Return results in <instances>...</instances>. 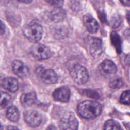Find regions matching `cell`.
<instances>
[{
    "label": "cell",
    "instance_id": "7",
    "mask_svg": "<svg viewBox=\"0 0 130 130\" xmlns=\"http://www.w3.org/2000/svg\"><path fill=\"white\" fill-rule=\"evenodd\" d=\"M25 121L30 126H38L42 121L41 114L36 110H30L24 113Z\"/></svg>",
    "mask_w": 130,
    "mask_h": 130
},
{
    "label": "cell",
    "instance_id": "2",
    "mask_svg": "<svg viewBox=\"0 0 130 130\" xmlns=\"http://www.w3.org/2000/svg\"><path fill=\"white\" fill-rule=\"evenodd\" d=\"M24 35L30 41L38 42L42 38L43 30L42 26L36 22H31L23 29Z\"/></svg>",
    "mask_w": 130,
    "mask_h": 130
},
{
    "label": "cell",
    "instance_id": "19",
    "mask_svg": "<svg viewBox=\"0 0 130 130\" xmlns=\"http://www.w3.org/2000/svg\"><path fill=\"white\" fill-rule=\"evenodd\" d=\"M11 97L7 93L1 92V106L2 108H5L11 103Z\"/></svg>",
    "mask_w": 130,
    "mask_h": 130
},
{
    "label": "cell",
    "instance_id": "29",
    "mask_svg": "<svg viewBox=\"0 0 130 130\" xmlns=\"http://www.w3.org/2000/svg\"><path fill=\"white\" fill-rule=\"evenodd\" d=\"M126 19L128 23L130 24V11H129L126 14Z\"/></svg>",
    "mask_w": 130,
    "mask_h": 130
},
{
    "label": "cell",
    "instance_id": "15",
    "mask_svg": "<svg viewBox=\"0 0 130 130\" xmlns=\"http://www.w3.org/2000/svg\"><path fill=\"white\" fill-rule=\"evenodd\" d=\"M66 15L65 11L61 7H55L51 12L50 17L52 21L58 22L63 20Z\"/></svg>",
    "mask_w": 130,
    "mask_h": 130
},
{
    "label": "cell",
    "instance_id": "5",
    "mask_svg": "<svg viewBox=\"0 0 130 130\" xmlns=\"http://www.w3.org/2000/svg\"><path fill=\"white\" fill-rule=\"evenodd\" d=\"M59 126L61 129H76L78 127V121L74 113L67 112L61 118Z\"/></svg>",
    "mask_w": 130,
    "mask_h": 130
},
{
    "label": "cell",
    "instance_id": "13",
    "mask_svg": "<svg viewBox=\"0 0 130 130\" xmlns=\"http://www.w3.org/2000/svg\"><path fill=\"white\" fill-rule=\"evenodd\" d=\"M2 85L4 89L10 92H14L18 90V82L14 78L8 77L4 79L2 83Z\"/></svg>",
    "mask_w": 130,
    "mask_h": 130
},
{
    "label": "cell",
    "instance_id": "1",
    "mask_svg": "<svg viewBox=\"0 0 130 130\" xmlns=\"http://www.w3.org/2000/svg\"><path fill=\"white\" fill-rule=\"evenodd\" d=\"M78 114L86 119H93L100 115L102 106L97 102L86 100L82 102L77 106Z\"/></svg>",
    "mask_w": 130,
    "mask_h": 130
},
{
    "label": "cell",
    "instance_id": "23",
    "mask_svg": "<svg viewBox=\"0 0 130 130\" xmlns=\"http://www.w3.org/2000/svg\"><path fill=\"white\" fill-rule=\"evenodd\" d=\"M64 0H49L48 3L55 7H61L63 4Z\"/></svg>",
    "mask_w": 130,
    "mask_h": 130
},
{
    "label": "cell",
    "instance_id": "9",
    "mask_svg": "<svg viewBox=\"0 0 130 130\" xmlns=\"http://www.w3.org/2000/svg\"><path fill=\"white\" fill-rule=\"evenodd\" d=\"M13 72L19 78H24L28 76L29 68L20 60H14L12 63Z\"/></svg>",
    "mask_w": 130,
    "mask_h": 130
},
{
    "label": "cell",
    "instance_id": "6",
    "mask_svg": "<svg viewBox=\"0 0 130 130\" xmlns=\"http://www.w3.org/2000/svg\"><path fill=\"white\" fill-rule=\"evenodd\" d=\"M31 52L33 56L39 60L47 59L51 55V52L49 48L40 43H36L32 46Z\"/></svg>",
    "mask_w": 130,
    "mask_h": 130
},
{
    "label": "cell",
    "instance_id": "20",
    "mask_svg": "<svg viewBox=\"0 0 130 130\" xmlns=\"http://www.w3.org/2000/svg\"><path fill=\"white\" fill-rule=\"evenodd\" d=\"M120 102L125 105H130V90H125L122 93Z\"/></svg>",
    "mask_w": 130,
    "mask_h": 130
},
{
    "label": "cell",
    "instance_id": "3",
    "mask_svg": "<svg viewBox=\"0 0 130 130\" xmlns=\"http://www.w3.org/2000/svg\"><path fill=\"white\" fill-rule=\"evenodd\" d=\"M73 80L79 84H83L87 82L89 79V74L86 69L79 64L73 65L70 71Z\"/></svg>",
    "mask_w": 130,
    "mask_h": 130
},
{
    "label": "cell",
    "instance_id": "24",
    "mask_svg": "<svg viewBox=\"0 0 130 130\" xmlns=\"http://www.w3.org/2000/svg\"><path fill=\"white\" fill-rule=\"evenodd\" d=\"M120 24V19L118 17H114L111 20V25L112 27H116Z\"/></svg>",
    "mask_w": 130,
    "mask_h": 130
},
{
    "label": "cell",
    "instance_id": "8",
    "mask_svg": "<svg viewBox=\"0 0 130 130\" xmlns=\"http://www.w3.org/2000/svg\"><path fill=\"white\" fill-rule=\"evenodd\" d=\"M99 70L102 75L106 77H110L116 74L117 67L112 61L106 59L100 64Z\"/></svg>",
    "mask_w": 130,
    "mask_h": 130
},
{
    "label": "cell",
    "instance_id": "21",
    "mask_svg": "<svg viewBox=\"0 0 130 130\" xmlns=\"http://www.w3.org/2000/svg\"><path fill=\"white\" fill-rule=\"evenodd\" d=\"M123 81L120 78H116L112 80L109 83V86L113 89H118L122 86Z\"/></svg>",
    "mask_w": 130,
    "mask_h": 130
},
{
    "label": "cell",
    "instance_id": "28",
    "mask_svg": "<svg viewBox=\"0 0 130 130\" xmlns=\"http://www.w3.org/2000/svg\"><path fill=\"white\" fill-rule=\"evenodd\" d=\"M18 2L23 3H25V4H28L30 3L32 0H17Z\"/></svg>",
    "mask_w": 130,
    "mask_h": 130
},
{
    "label": "cell",
    "instance_id": "31",
    "mask_svg": "<svg viewBox=\"0 0 130 130\" xmlns=\"http://www.w3.org/2000/svg\"><path fill=\"white\" fill-rule=\"evenodd\" d=\"M45 1H46V2H48V1H49V0H45Z\"/></svg>",
    "mask_w": 130,
    "mask_h": 130
},
{
    "label": "cell",
    "instance_id": "10",
    "mask_svg": "<svg viewBox=\"0 0 130 130\" xmlns=\"http://www.w3.org/2000/svg\"><path fill=\"white\" fill-rule=\"evenodd\" d=\"M53 96L55 100L67 102L69 101L70 96V90L66 86L61 87L56 89L53 92Z\"/></svg>",
    "mask_w": 130,
    "mask_h": 130
},
{
    "label": "cell",
    "instance_id": "27",
    "mask_svg": "<svg viewBox=\"0 0 130 130\" xmlns=\"http://www.w3.org/2000/svg\"><path fill=\"white\" fill-rule=\"evenodd\" d=\"M1 34H3L5 32V26L3 22L1 21Z\"/></svg>",
    "mask_w": 130,
    "mask_h": 130
},
{
    "label": "cell",
    "instance_id": "16",
    "mask_svg": "<svg viewBox=\"0 0 130 130\" xmlns=\"http://www.w3.org/2000/svg\"><path fill=\"white\" fill-rule=\"evenodd\" d=\"M6 116L11 121H17L19 118V112L18 109L13 106H10L6 111Z\"/></svg>",
    "mask_w": 130,
    "mask_h": 130
},
{
    "label": "cell",
    "instance_id": "22",
    "mask_svg": "<svg viewBox=\"0 0 130 130\" xmlns=\"http://www.w3.org/2000/svg\"><path fill=\"white\" fill-rule=\"evenodd\" d=\"M55 32H56L55 33L54 36L57 39L62 38L64 37L66 35V34H67L65 29L64 28H58L57 29V30H56V31Z\"/></svg>",
    "mask_w": 130,
    "mask_h": 130
},
{
    "label": "cell",
    "instance_id": "17",
    "mask_svg": "<svg viewBox=\"0 0 130 130\" xmlns=\"http://www.w3.org/2000/svg\"><path fill=\"white\" fill-rule=\"evenodd\" d=\"M111 40L113 45L115 47L117 52L120 53L121 51V41L119 35L115 31L111 34Z\"/></svg>",
    "mask_w": 130,
    "mask_h": 130
},
{
    "label": "cell",
    "instance_id": "11",
    "mask_svg": "<svg viewBox=\"0 0 130 130\" xmlns=\"http://www.w3.org/2000/svg\"><path fill=\"white\" fill-rule=\"evenodd\" d=\"M83 21L89 32L90 33H95L97 32L99 27V23L92 16L89 14L84 15L83 18Z\"/></svg>",
    "mask_w": 130,
    "mask_h": 130
},
{
    "label": "cell",
    "instance_id": "14",
    "mask_svg": "<svg viewBox=\"0 0 130 130\" xmlns=\"http://www.w3.org/2000/svg\"><path fill=\"white\" fill-rule=\"evenodd\" d=\"M37 96L34 92H29L22 94L20 98L21 104L25 107H28L35 103Z\"/></svg>",
    "mask_w": 130,
    "mask_h": 130
},
{
    "label": "cell",
    "instance_id": "26",
    "mask_svg": "<svg viewBox=\"0 0 130 130\" xmlns=\"http://www.w3.org/2000/svg\"><path fill=\"white\" fill-rule=\"evenodd\" d=\"M125 63L127 65H129L130 64V54L126 56L125 59Z\"/></svg>",
    "mask_w": 130,
    "mask_h": 130
},
{
    "label": "cell",
    "instance_id": "30",
    "mask_svg": "<svg viewBox=\"0 0 130 130\" xmlns=\"http://www.w3.org/2000/svg\"><path fill=\"white\" fill-rule=\"evenodd\" d=\"M8 129H17V128L16 127H15V126H14V127L11 126V127H8Z\"/></svg>",
    "mask_w": 130,
    "mask_h": 130
},
{
    "label": "cell",
    "instance_id": "12",
    "mask_svg": "<svg viewBox=\"0 0 130 130\" xmlns=\"http://www.w3.org/2000/svg\"><path fill=\"white\" fill-rule=\"evenodd\" d=\"M102 41L97 38H93L89 45V52L94 57L99 56L102 52Z\"/></svg>",
    "mask_w": 130,
    "mask_h": 130
},
{
    "label": "cell",
    "instance_id": "18",
    "mask_svg": "<svg viewBox=\"0 0 130 130\" xmlns=\"http://www.w3.org/2000/svg\"><path fill=\"white\" fill-rule=\"evenodd\" d=\"M104 129L119 130L121 129L122 127L118 122L114 120H109L107 121L104 125Z\"/></svg>",
    "mask_w": 130,
    "mask_h": 130
},
{
    "label": "cell",
    "instance_id": "4",
    "mask_svg": "<svg viewBox=\"0 0 130 130\" xmlns=\"http://www.w3.org/2000/svg\"><path fill=\"white\" fill-rule=\"evenodd\" d=\"M35 73L46 84H54L57 81V76L52 69H45L42 67H39L36 69Z\"/></svg>",
    "mask_w": 130,
    "mask_h": 130
},
{
    "label": "cell",
    "instance_id": "25",
    "mask_svg": "<svg viewBox=\"0 0 130 130\" xmlns=\"http://www.w3.org/2000/svg\"><path fill=\"white\" fill-rule=\"evenodd\" d=\"M120 2L124 6H130V0H119Z\"/></svg>",
    "mask_w": 130,
    "mask_h": 130
}]
</instances>
